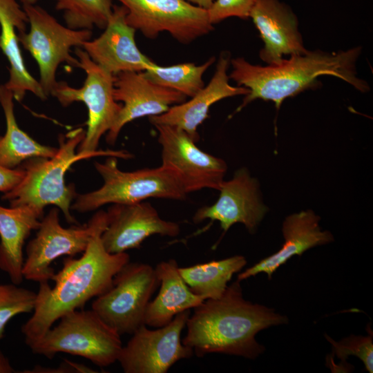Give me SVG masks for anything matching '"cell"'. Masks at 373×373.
<instances>
[{
  "instance_id": "obj_9",
  "label": "cell",
  "mask_w": 373,
  "mask_h": 373,
  "mask_svg": "<svg viewBox=\"0 0 373 373\" xmlns=\"http://www.w3.org/2000/svg\"><path fill=\"white\" fill-rule=\"evenodd\" d=\"M160 283L149 264L128 262L115 275L111 288L97 297L91 309L120 336L144 324L149 303Z\"/></svg>"
},
{
  "instance_id": "obj_8",
  "label": "cell",
  "mask_w": 373,
  "mask_h": 373,
  "mask_svg": "<svg viewBox=\"0 0 373 373\" xmlns=\"http://www.w3.org/2000/svg\"><path fill=\"white\" fill-rule=\"evenodd\" d=\"M30 28L17 33L19 43L37 61L39 82L48 97L55 86L56 71L61 63L78 68V59L71 55L73 47L81 48L92 37L91 30H74L61 25L36 4L22 6Z\"/></svg>"
},
{
  "instance_id": "obj_29",
  "label": "cell",
  "mask_w": 373,
  "mask_h": 373,
  "mask_svg": "<svg viewBox=\"0 0 373 373\" xmlns=\"http://www.w3.org/2000/svg\"><path fill=\"white\" fill-rule=\"evenodd\" d=\"M325 338L332 345L333 354L344 361L347 356L354 355L363 363L369 373L373 372V343L372 331L370 327L368 335L350 336L338 342L334 341L325 335Z\"/></svg>"
},
{
  "instance_id": "obj_3",
  "label": "cell",
  "mask_w": 373,
  "mask_h": 373,
  "mask_svg": "<svg viewBox=\"0 0 373 373\" xmlns=\"http://www.w3.org/2000/svg\"><path fill=\"white\" fill-rule=\"evenodd\" d=\"M361 51L359 46L336 52L307 50L265 66L253 65L242 57L232 59L229 77L249 90L237 111L256 99L272 101L279 109L286 98L315 87L318 77L323 75L338 77L367 92L368 84L356 77V62Z\"/></svg>"
},
{
  "instance_id": "obj_22",
  "label": "cell",
  "mask_w": 373,
  "mask_h": 373,
  "mask_svg": "<svg viewBox=\"0 0 373 373\" xmlns=\"http://www.w3.org/2000/svg\"><path fill=\"white\" fill-rule=\"evenodd\" d=\"M155 269L160 288L156 297L149 303L144 324L157 328L169 324L179 313L200 305L204 300L190 290L179 272L175 260L162 261Z\"/></svg>"
},
{
  "instance_id": "obj_15",
  "label": "cell",
  "mask_w": 373,
  "mask_h": 373,
  "mask_svg": "<svg viewBox=\"0 0 373 373\" xmlns=\"http://www.w3.org/2000/svg\"><path fill=\"white\" fill-rule=\"evenodd\" d=\"M113 97L122 107L106 140L113 145L122 128L128 122L144 117L166 112L171 106L186 100L182 93L155 84L148 80L142 72H122L115 75Z\"/></svg>"
},
{
  "instance_id": "obj_33",
  "label": "cell",
  "mask_w": 373,
  "mask_h": 373,
  "mask_svg": "<svg viewBox=\"0 0 373 373\" xmlns=\"http://www.w3.org/2000/svg\"><path fill=\"white\" fill-rule=\"evenodd\" d=\"M186 1L202 8L205 10H208L212 5L213 0H185Z\"/></svg>"
},
{
  "instance_id": "obj_24",
  "label": "cell",
  "mask_w": 373,
  "mask_h": 373,
  "mask_svg": "<svg viewBox=\"0 0 373 373\" xmlns=\"http://www.w3.org/2000/svg\"><path fill=\"white\" fill-rule=\"evenodd\" d=\"M13 100L12 91L5 84L0 85V104L6 122V133L0 136V165L15 169L32 157H54L57 148L39 144L19 128L15 115Z\"/></svg>"
},
{
  "instance_id": "obj_28",
  "label": "cell",
  "mask_w": 373,
  "mask_h": 373,
  "mask_svg": "<svg viewBox=\"0 0 373 373\" xmlns=\"http://www.w3.org/2000/svg\"><path fill=\"white\" fill-rule=\"evenodd\" d=\"M37 293L15 284H0V340L14 316L33 312Z\"/></svg>"
},
{
  "instance_id": "obj_31",
  "label": "cell",
  "mask_w": 373,
  "mask_h": 373,
  "mask_svg": "<svg viewBox=\"0 0 373 373\" xmlns=\"http://www.w3.org/2000/svg\"><path fill=\"white\" fill-rule=\"evenodd\" d=\"M24 175L21 167L9 169L0 165V191L6 193L12 190L22 180Z\"/></svg>"
},
{
  "instance_id": "obj_16",
  "label": "cell",
  "mask_w": 373,
  "mask_h": 373,
  "mask_svg": "<svg viewBox=\"0 0 373 373\" xmlns=\"http://www.w3.org/2000/svg\"><path fill=\"white\" fill-rule=\"evenodd\" d=\"M218 191V200L200 208L193 217V222L217 220L224 233L234 224L242 223L249 233H255L267 208L260 196L258 183L249 171L245 168L237 170L232 179L222 182Z\"/></svg>"
},
{
  "instance_id": "obj_2",
  "label": "cell",
  "mask_w": 373,
  "mask_h": 373,
  "mask_svg": "<svg viewBox=\"0 0 373 373\" xmlns=\"http://www.w3.org/2000/svg\"><path fill=\"white\" fill-rule=\"evenodd\" d=\"M106 225L95 231L80 258L64 259L62 269L51 278L54 287L48 282L39 283L33 314L21 327L28 346L62 316L108 291L115 275L129 262L126 252L111 254L104 248L101 236Z\"/></svg>"
},
{
  "instance_id": "obj_5",
  "label": "cell",
  "mask_w": 373,
  "mask_h": 373,
  "mask_svg": "<svg viewBox=\"0 0 373 373\" xmlns=\"http://www.w3.org/2000/svg\"><path fill=\"white\" fill-rule=\"evenodd\" d=\"M95 166L103 185L92 192L77 194L71 209L84 213L106 204H131L151 198L182 200L188 194L178 173L169 166L122 171L117 166V157L113 156L102 163L95 162Z\"/></svg>"
},
{
  "instance_id": "obj_30",
  "label": "cell",
  "mask_w": 373,
  "mask_h": 373,
  "mask_svg": "<svg viewBox=\"0 0 373 373\" xmlns=\"http://www.w3.org/2000/svg\"><path fill=\"white\" fill-rule=\"evenodd\" d=\"M255 1L256 0H216L207 10L209 20L213 25L231 17L247 19Z\"/></svg>"
},
{
  "instance_id": "obj_26",
  "label": "cell",
  "mask_w": 373,
  "mask_h": 373,
  "mask_svg": "<svg viewBox=\"0 0 373 373\" xmlns=\"http://www.w3.org/2000/svg\"><path fill=\"white\" fill-rule=\"evenodd\" d=\"M215 60L214 57H211L200 66L194 63H183L170 66H160L155 64L143 71L142 74L155 84L192 97L204 86L203 74Z\"/></svg>"
},
{
  "instance_id": "obj_14",
  "label": "cell",
  "mask_w": 373,
  "mask_h": 373,
  "mask_svg": "<svg viewBox=\"0 0 373 373\" xmlns=\"http://www.w3.org/2000/svg\"><path fill=\"white\" fill-rule=\"evenodd\" d=\"M106 212L107 225L101 239L111 254L138 248L152 235L175 237L180 231L178 223L161 218L149 202L113 204Z\"/></svg>"
},
{
  "instance_id": "obj_17",
  "label": "cell",
  "mask_w": 373,
  "mask_h": 373,
  "mask_svg": "<svg viewBox=\"0 0 373 373\" xmlns=\"http://www.w3.org/2000/svg\"><path fill=\"white\" fill-rule=\"evenodd\" d=\"M126 13L122 5L113 6L104 32L82 47L93 62L113 75L144 71L155 64L139 50L136 30L127 23Z\"/></svg>"
},
{
  "instance_id": "obj_7",
  "label": "cell",
  "mask_w": 373,
  "mask_h": 373,
  "mask_svg": "<svg viewBox=\"0 0 373 373\" xmlns=\"http://www.w3.org/2000/svg\"><path fill=\"white\" fill-rule=\"evenodd\" d=\"M75 54L78 59V68L86 74L83 86L76 88L66 82H57L50 95L65 107L75 102L85 104L88 113L87 130L77 152H94L97 151L102 136L115 122L122 104L113 97L115 75L93 62L84 49L77 48Z\"/></svg>"
},
{
  "instance_id": "obj_34",
  "label": "cell",
  "mask_w": 373,
  "mask_h": 373,
  "mask_svg": "<svg viewBox=\"0 0 373 373\" xmlns=\"http://www.w3.org/2000/svg\"><path fill=\"white\" fill-rule=\"evenodd\" d=\"M22 3V6L30 5V4H36L38 0H19Z\"/></svg>"
},
{
  "instance_id": "obj_25",
  "label": "cell",
  "mask_w": 373,
  "mask_h": 373,
  "mask_svg": "<svg viewBox=\"0 0 373 373\" xmlns=\"http://www.w3.org/2000/svg\"><path fill=\"white\" fill-rule=\"evenodd\" d=\"M247 264L243 256L236 255L218 260L179 267L183 280L195 294L204 300L219 298L233 275Z\"/></svg>"
},
{
  "instance_id": "obj_6",
  "label": "cell",
  "mask_w": 373,
  "mask_h": 373,
  "mask_svg": "<svg viewBox=\"0 0 373 373\" xmlns=\"http://www.w3.org/2000/svg\"><path fill=\"white\" fill-rule=\"evenodd\" d=\"M39 340L29 345L32 353L50 359L64 352L84 357L103 367L117 361L120 335L91 309L73 310L59 319Z\"/></svg>"
},
{
  "instance_id": "obj_23",
  "label": "cell",
  "mask_w": 373,
  "mask_h": 373,
  "mask_svg": "<svg viewBox=\"0 0 373 373\" xmlns=\"http://www.w3.org/2000/svg\"><path fill=\"white\" fill-rule=\"evenodd\" d=\"M42 217L27 205H0V269L13 284L19 285L23 281V247L30 232L39 227Z\"/></svg>"
},
{
  "instance_id": "obj_32",
  "label": "cell",
  "mask_w": 373,
  "mask_h": 373,
  "mask_svg": "<svg viewBox=\"0 0 373 373\" xmlns=\"http://www.w3.org/2000/svg\"><path fill=\"white\" fill-rule=\"evenodd\" d=\"M14 372L15 370L12 367L9 360L0 350V373H11Z\"/></svg>"
},
{
  "instance_id": "obj_11",
  "label": "cell",
  "mask_w": 373,
  "mask_h": 373,
  "mask_svg": "<svg viewBox=\"0 0 373 373\" xmlns=\"http://www.w3.org/2000/svg\"><path fill=\"white\" fill-rule=\"evenodd\" d=\"M127 10V23L146 37L169 32L189 44L213 30L207 10L185 0H118Z\"/></svg>"
},
{
  "instance_id": "obj_12",
  "label": "cell",
  "mask_w": 373,
  "mask_h": 373,
  "mask_svg": "<svg viewBox=\"0 0 373 373\" xmlns=\"http://www.w3.org/2000/svg\"><path fill=\"white\" fill-rule=\"evenodd\" d=\"M191 309L177 314L165 326L149 329L145 324L133 334L121 350L117 361L125 373H166L178 361L187 359L193 351L184 345L181 333Z\"/></svg>"
},
{
  "instance_id": "obj_21",
  "label": "cell",
  "mask_w": 373,
  "mask_h": 373,
  "mask_svg": "<svg viewBox=\"0 0 373 373\" xmlns=\"http://www.w3.org/2000/svg\"><path fill=\"white\" fill-rule=\"evenodd\" d=\"M28 22L25 10L16 0H0V48L10 64L9 78L4 84L18 102L27 92L41 99L47 98L39 81L28 71L21 53L17 33L26 30Z\"/></svg>"
},
{
  "instance_id": "obj_20",
  "label": "cell",
  "mask_w": 373,
  "mask_h": 373,
  "mask_svg": "<svg viewBox=\"0 0 373 373\" xmlns=\"http://www.w3.org/2000/svg\"><path fill=\"white\" fill-rule=\"evenodd\" d=\"M320 220V217L310 209L288 216L282 226L285 240L282 247L240 272L237 280L242 281L260 273L267 274L271 279L276 269L291 257L300 256L312 247L332 242L333 235L330 231L322 229Z\"/></svg>"
},
{
  "instance_id": "obj_27",
  "label": "cell",
  "mask_w": 373,
  "mask_h": 373,
  "mask_svg": "<svg viewBox=\"0 0 373 373\" xmlns=\"http://www.w3.org/2000/svg\"><path fill=\"white\" fill-rule=\"evenodd\" d=\"M55 8L64 12L66 26L74 30L104 29L111 15L112 0H55Z\"/></svg>"
},
{
  "instance_id": "obj_4",
  "label": "cell",
  "mask_w": 373,
  "mask_h": 373,
  "mask_svg": "<svg viewBox=\"0 0 373 373\" xmlns=\"http://www.w3.org/2000/svg\"><path fill=\"white\" fill-rule=\"evenodd\" d=\"M84 136L83 128L74 129L66 135L59 136V145L54 157H35L24 161L20 166L25 172L23 178L12 190L4 193L1 198L10 201L11 207L29 206L41 216L45 207L55 205L61 210L68 223L77 224L70 213L71 203L77 195L75 186L65 183V174L72 164L97 156L132 157L126 151L75 152Z\"/></svg>"
},
{
  "instance_id": "obj_10",
  "label": "cell",
  "mask_w": 373,
  "mask_h": 373,
  "mask_svg": "<svg viewBox=\"0 0 373 373\" xmlns=\"http://www.w3.org/2000/svg\"><path fill=\"white\" fill-rule=\"evenodd\" d=\"M106 224V212L99 210L87 224L64 228L59 222V209L53 207L42 218L35 237L26 246L23 278L39 283L48 282L55 274L50 266L55 260L82 254L95 231Z\"/></svg>"
},
{
  "instance_id": "obj_19",
  "label": "cell",
  "mask_w": 373,
  "mask_h": 373,
  "mask_svg": "<svg viewBox=\"0 0 373 373\" xmlns=\"http://www.w3.org/2000/svg\"><path fill=\"white\" fill-rule=\"evenodd\" d=\"M251 18L264 42L260 57L267 64L280 62L285 55L306 52L292 10L279 0H256Z\"/></svg>"
},
{
  "instance_id": "obj_1",
  "label": "cell",
  "mask_w": 373,
  "mask_h": 373,
  "mask_svg": "<svg viewBox=\"0 0 373 373\" xmlns=\"http://www.w3.org/2000/svg\"><path fill=\"white\" fill-rule=\"evenodd\" d=\"M193 309L182 342L198 357L220 353L256 359L265 350L256 335L288 323V318L275 309L245 300L238 280L219 298L204 300Z\"/></svg>"
},
{
  "instance_id": "obj_18",
  "label": "cell",
  "mask_w": 373,
  "mask_h": 373,
  "mask_svg": "<svg viewBox=\"0 0 373 373\" xmlns=\"http://www.w3.org/2000/svg\"><path fill=\"white\" fill-rule=\"evenodd\" d=\"M229 54L220 55L210 82L187 102L171 106L166 112L149 117L155 125H169L185 131L195 142L199 140L198 127L209 117V108L216 102L229 97L246 95L249 90L244 86H232L229 83L227 70Z\"/></svg>"
},
{
  "instance_id": "obj_13",
  "label": "cell",
  "mask_w": 373,
  "mask_h": 373,
  "mask_svg": "<svg viewBox=\"0 0 373 373\" xmlns=\"http://www.w3.org/2000/svg\"><path fill=\"white\" fill-rule=\"evenodd\" d=\"M162 146V165L175 169L186 192L202 189L219 190L227 170L226 162L200 150L182 129L155 125Z\"/></svg>"
}]
</instances>
